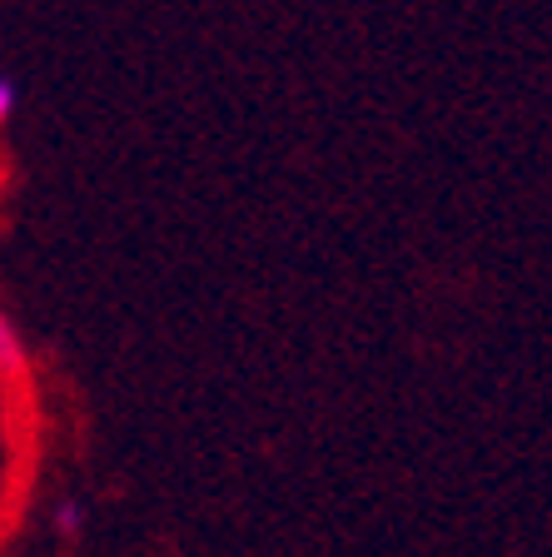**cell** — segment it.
Here are the masks:
<instances>
[{
  "label": "cell",
  "instance_id": "cell-1",
  "mask_svg": "<svg viewBox=\"0 0 552 557\" xmlns=\"http://www.w3.org/2000/svg\"><path fill=\"white\" fill-rule=\"evenodd\" d=\"M85 518H90V508H85L81 498H60L56 508H50V528H56L65 543H75V537L85 533Z\"/></svg>",
  "mask_w": 552,
  "mask_h": 557
},
{
  "label": "cell",
  "instance_id": "cell-2",
  "mask_svg": "<svg viewBox=\"0 0 552 557\" xmlns=\"http://www.w3.org/2000/svg\"><path fill=\"white\" fill-rule=\"evenodd\" d=\"M0 369H11V373L25 369V348H21V338H15V329L5 324V313H0Z\"/></svg>",
  "mask_w": 552,
  "mask_h": 557
},
{
  "label": "cell",
  "instance_id": "cell-3",
  "mask_svg": "<svg viewBox=\"0 0 552 557\" xmlns=\"http://www.w3.org/2000/svg\"><path fill=\"white\" fill-rule=\"evenodd\" d=\"M11 110H15V85H11V75H0V125L11 120Z\"/></svg>",
  "mask_w": 552,
  "mask_h": 557
}]
</instances>
